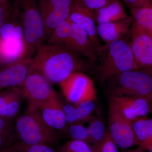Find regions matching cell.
<instances>
[{
  "instance_id": "1",
  "label": "cell",
  "mask_w": 152,
  "mask_h": 152,
  "mask_svg": "<svg viewBox=\"0 0 152 152\" xmlns=\"http://www.w3.org/2000/svg\"><path fill=\"white\" fill-rule=\"evenodd\" d=\"M81 56L65 47L43 43L32 58V67L50 83L59 84L83 69Z\"/></svg>"
},
{
  "instance_id": "2",
  "label": "cell",
  "mask_w": 152,
  "mask_h": 152,
  "mask_svg": "<svg viewBox=\"0 0 152 152\" xmlns=\"http://www.w3.org/2000/svg\"><path fill=\"white\" fill-rule=\"evenodd\" d=\"M20 142L29 145H45L53 147L58 144L56 130L45 122L39 109L28 105L15 125Z\"/></svg>"
},
{
  "instance_id": "3",
  "label": "cell",
  "mask_w": 152,
  "mask_h": 152,
  "mask_svg": "<svg viewBox=\"0 0 152 152\" xmlns=\"http://www.w3.org/2000/svg\"><path fill=\"white\" fill-rule=\"evenodd\" d=\"M12 5L23 24L26 58H32L45 41L43 20L38 1L13 0Z\"/></svg>"
},
{
  "instance_id": "4",
  "label": "cell",
  "mask_w": 152,
  "mask_h": 152,
  "mask_svg": "<svg viewBox=\"0 0 152 152\" xmlns=\"http://www.w3.org/2000/svg\"><path fill=\"white\" fill-rule=\"evenodd\" d=\"M98 50L103 51L105 54L98 71L102 83L121 73L139 70L129 44L122 39L101 46Z\"/></svg>"
},
{
  "instance_id": "5",
  "label": "cell",
  "mask_w": 152,
  "mask_h": 152,
  "mask_svg": "<svg viewBox=\"0 0 152 152\" xmlns=\"http://www.w3.org/2000/svg\"><path fill=\"white\" fill-rule=\"evenodd\" d=\"M110 78L113 79L111 95H129L147 99L152 91V75L146 71H126Z\"/></svg>"
},
{
  "instance_id": "6",
  "label": "cell",
  "mask_w": 152,
  "mask_h": 152,
  "mask_svg": "<svg viewBox=\"0 0 152 152\" xmlns=\"http://www.w3.org/2000/svg\"><path fill=\"white\" fill-rule=\"evenodd\" d=\"M18 87L28 105L39 109L57 94L50 82L32 67L24 81Z\"/></svg>"
},
{
  "instance_id": "7",
  "label": "cell",
  "mask_w": 152,
  "mask_h": 152,
  "mask_svg": "<svg viewBox=\"0 0 152 152\" xmlns=\"http://www.w3.org/2000/svg\"><path fill=\"white\" fill-rule=\"evenodd\" d=\"M59 84L66 99L71 103L76 104L85 101H95L96 99L94 81L81 72L71 74Z\"/></svg>"
},
{
  "instance_id": "8",
  "label": "cell",
  "mask_w": 152,
  "mask_h": 152,
  "mask_svg": "<svg viewBox=\"0 0 152 152\" xmlns=\"http://www.w3.org/2000/svg\"><path fill=\"white\" fill-rule=\"evenodd\" d=\"M47 41L55 28L69 18L74 0H38Z\"/></svg>"
},
{
  "instance_id": "9",
  "label": "cell",
  "mask_w": 152,
  "mask_h": 152,
  "mask_svg": "<svg viewBox=\"0 0 152 152\" xmlns=\"http://www.w3.org/2000/svg\"><path fill=\"white\" fill-rule=\"evenodd\" d=\"M130 46L139 70L152 75V37L133 22Z\"/></svg>"
},
{
  "instance_id": "10",
  "label": "cell",
  "mask_w": 152,
  "mask_h": 152,
  "mask_svg": "<svg viewBox=\"0 0 152 152\" xmlns=\"http://www.w3.org/2000/svg\"><path fill=\"white\" fill-rule=\"evenodd\" d=\"M108 125L109 132L117 146L122 149H127L138 145L132 123L125 118L110 104Z\"/></svg>"
},
{
  "instance_id": "11",
  "label": "cell",
  "mask_w": 152,
  "mask_h": 152,
  "mask_svg": "<svg viewBox=\"0 0 152 152\" xmlns=\"http://www.w3.org/2000/svg\"><path fill=\"white\" fill-rule=\"evenodd\" d=\"M109 104L132 123L150 113L147 99L136 96L111 95Z\"/></svg>"
},
{
  "instance_id": "12",
  "label": "cell",
  "mask_w": 152,
  "mask_h": 152,
  "mask_svg": "<svg viewBox=\"0 0 152 152\" xmlns=\"http://www.w3.org/2000/svg\"><path fill=\"white\" fill-rule=\"evenodd\" d=\"M32 58H24L0 66V91L21 84L32 67Z\"/></svg>"
},
{
  "instance_id": "13",
  "label": "cell",
  "mask_w": 152,
  "mask_h": 152,
  "mask_svg": "<svg viewBox=\"0 0 152 152\" xmlns=\"http://www.w3.org/2000/svg\"><path fill=\"white\" fill-rule=\"evenodd\" d=\"M68 19L86 31L90 40L96 48L99 49L101 47L95 25L94 11L77 4L74 1Z\"/></svg>"
},
{
  "instance_id": "14",
  "label": "cell",
  "mask_w": 152,
  "mask_h": 152,
  "mask_svg": "<svg viewBox=\"0 0 152 152\" xmlns=\"http://www.w3.org/2000/svg\"><path fill=\"white\" fill-rule=\"evenodd\" d=\"M39 109L44 121L50 126L67 134L66 118L57 93Z\"/></svg>"
},
{
  "instance_id": "15",
  "label": "cell",
  "mask_w": 152,
  "mask_h": 152,
  "mask_svg": "<svg viewBox=\"0 0 152 152\" xmlns=\"http://www.w3.org/2000/svg\"><path fill=\"white\" fill-rule=\"evenodd\" d=\"M67 48L81 56L86 57L91 64L96 62L98 48L90 40L86 31L78 25L72 23V35Z\"/></svg>"
},
{
  "instance_id": "16",
  "label": "cell",
  "mask_w": 152,
  "mask_h": 152,
  "mask_svg": "<svg viewBox=\"0 0 152 152\" xmlns=\"http://www.w3.org/2000/svg\"><path fill=\"white\" fill-rule=\"evenodd\" d=\"M133 23V18L131 16L115 21L98 25L97 31L99 37L106 42V45H108L122 39L127 34Z\"/></svg>"
},
{
  "instance_id": "17",
  "label": "cell",
  "mask_w": 152,
  "mask_h": 152,
  "mask_svg": "<svg viewBox=\"0 0 152 152\" xmlns=\"http://www.w3.org/2000/svg\"><path fill=\"white\" fill-rule=\"evenodd\" d=\"M23 98L18 87L0 91V117L12 119L16 115Z\"/></svg>"
},
{
  "instance_id": "18",
  "label": "cell",
  "mask_w": 152,
  "mask_h": 152,
  "mask_svg": "<svg viewBox=\"0 0 152 152\" xmlns=\"http://www.w3.org/2000/svg\"><path fill=\"white\" fill-rule=\"evenodd\" d=\"M95 107L94 101H85L74 106L63 104L68 125L89 121L94 117L93 113Z\"/></svg>"
},
{
  "instance_id": "19",
  "label": "cell",
  "mask_w": 152,
  "mask_h": 152,
  "mask_svg": "<svg viewBox=\"0 0 152 152\" xmlns=\"http://www.w3.org/2000/svg\"><path fill=\"white\" fill-rule=\"evenodd\" d=\"M95 20L98 25L124 19L128 17L121 2H113L94 10Z\"/></svg>"
},
{
  "instance_id": "20",
  "label": "cell",
  "mask_w": 152,
  "mask_h": 152,
  "mask_svg": "<svg viewBox=\"0 0 152 152\" xmlns=\"http://www.w3.org/2000/svg\"><path fill=\"white\" fill-rule=\"evenodd\" d=\"M132 126L138 146L149 151L152 147V118H139L133 122Z\"/></svg>"
},
{
  "instance_id": "21",
  "label": "cell",
  "mask_w": 152,
  "mask_h": 152,
  "mask_svg": "<svg viewBox=\"0 0 152 152\" xmlns=\"http://www.w3.org/2000/svg\"><path fill=\"white\" fill-rule=\"evenodd\" d=\"M10 39L24 41L21 20L15 8L12 14L4 25L0 35V40Z\"/></svg>"
},
{
  "instance_id": "22",
  "label": "cell",
  "mask_w": 152,
  "mask_h": 152,
  "mask_svg": "<svg viewBox=\"0 0 152 152\" xmlns=\"http://www.w3.org/2000/svg\"><path fill=\"white\" fill-rule=\"evenodd\" d=\"M72 35V22L69 19L62 22L55 28L47 40V43L67 48Z\"/></svg>"
},
{
  "instance_id": "23",
  "label": "cell",
  "mask_w": 152,
  "mask_h": 152,
  "mask_svg": "<svg viewBox=\"0 0 152 152\" xmlns=\"http://www.w3.org/2000/svg\"><path fill=\"white\" fill-rule=\"evenodd\" d=\"M88 127L91 138V146L94 152H98L99 146L105 135V126L101 118L94 116Z\"/></svg>"
},
{
  "instance_id": "24",
  "label": "cell",
  "mask_w": 152,
  "mask_h": 152,
  "mask_svg": "<svg viewBox=\"0 0 152 152\" xmlns=\"http://www.w3.org/2000/svg\"><path fill=\"white\" fill-rule=\"evenodd\" d=\"M12 119L0 117V152L13 144L16 131Z\"/></svg>"
},
{
  "instance_id": "25",
  "label": "cell",
  "mask_w": 152,
  "mask_h": 152,
  "mask_svg": "<svg viewBox=\"0 0 152 152\" xmlns=\"http://www.w3.org/2000/svg\"><path fill=\"white\" fill-rule=\"evenodd\" d=\"M133 22L152 37V8L130 10Z\"/></svg>"
},
{
  "instance_id": "26",
  "label": "cell",
  "mask_w": 152,
  "mask_h": 152,
  "mask_svg": "<svg viewBox=\"0 0 152 152\" xmlns=\"http://www.w3.org/2000/svg\"><path fill=\"white\" fill-rule=\"evenodd\" d=\"M1 152H59L53 147L45 145H29L20 141L12 144Z\"/></svg>"
},
{
  "instance_id": "27",
  "label": "cell",
  "mask_w": 152,
  "mask_h": 152,
  "mask_svg": "<svg viewBox=\"0 0 152 152\" xmlns=\"http://www.w3.org/2000/svg\"><path fill=\"white\" fill-rule=\"evenodd\" d=\"M68 135L72 140H77L86 142L91 146V140L88 129L83 124H75L68 125Z\"/></svg>"
},
{
  "instance_id": "28",
  "label": "cell",
  "mask_w": 152,
  "mask_h": 152,
  "mask_svg": "<svg viewBox=\"0 0 152 152\" xmlns=\"http://www.w3.org/2000/svg\"><path fill=\"white\" fill-rule=\"evenodd\" d=\"M59 152H94L91 147L86 142L72 140L60 146Z\"/></svg>"
},
{
  "instance_id": "29",
  "label": "cell",
  "mask_w": 152,
  "mask_h": 152,
  "mask_svg": "<svg viewBox=\"0 0 152 152\" xmlns=\"http://www.w3.org/2000/svg\"><path fill=\"white\" fill-rule=\"evenodd\" d=\"M116 0H74V3L94 11L113 2Z\"/></svg>"
},
{
  "instance_id": "30",
  "label": "cell",
  "mask_w": 152,
  "mask_h": 152,
  "mask_svg": "<svg viewBox=\"0 0 152 152\" xmlns=\"http://www.w3.org/2000/svg\"><path fill=\"white\" fill-rule=\"evenodd\" d=\"M98 152H118L117 145L108 131L106 132L105 135L101 142Z\"/></svg>"
},
{
  "instance_id": "31",
  "label": "cell",
  "mask_w": 152,
  "mask_h": 152,
  "mask_svg": "<svg viewBox=\"0 0 152 152\" xmlns=\"http://www.w3.org/2000/svg\"><path fill=\"white\" fill-rule=\"evenodd\" d=\"M14 8L10 3L0 4V35L2 29L13 12Z\"/></svg>"
},
{
  "instance_id": "32",
  "label": "cell",
  "mask_w": 152,
  "mask_h": 152,
  "mask_svg": "<svg viewBox=\"0 0 152 152\" xmlns=\"http://www.w3.org/2000/svg\"><path fill=\"white\" fill-rule=\"evenodd\" d=\"M130 10L141 8H152V0H124Z\"/></svg>"
},
{
  "instance_id": "33",
  "label": "cell",
  "mask_w": 152,
  "mask_h": 152,
  "mask_svg": "<svg viewBox=\"0 0 152 152\" xmlns=\"http://www.w3.org/2000/svg\"><path fill=\"white\" fill-rule=\"evenodd\" d=\"M147 99L149 106L150 113L152 115V91Z\"/></svg>"
},
{
  "instance_id": "34",
  "label": "cell",
  "mask_w": 152,
  "mask_h": 152,
  "mask_svg": "<svg viewBox=\"0 0 152 152\" xmlns=\"http://www.w3.org/2000/svg\"><path fill=\"white\" fill-rule=\"evenodd\" d=\"M146 150L144 149L140 146H139L135 150H132V151H127L125 152H146Z\"/></svg>"
},
{
  "instance_id": "35",
  "label": "cell",
  "mask_w": 152,
  "mask_h": 152,
  "mask_svg": "<svg viewBox=\"0 0 152 152\" xmlns=\"http://www.w3.org/2000/svg\"><path fill=\"white\" fill-rule=\"evenodd\" d=\"M10 0H0V4L10 3Z\"/></svg>"
},
{
  "instance_id": "36",
  "label": "cell",
  "mask_w": 152,
  "mask_h": 152,
  "mask_svg": "<svg viewBox=\"0 0 152 152\" xmlns=\"http://www.w3.org/2000/svg\"><path fill=\"white\" fill-rule=\"evenodd\" d=\"M150 152H152V148L151 149L149 150Z\"/></svg>"
},
{
  "instance_id": "37",
  "label": "cell",
  "mask_w": 152,
  "mask_h": 152,
  "mask_svg": "<svg viewBox=\"0 0 152 152\" xmlns=\"http://www.w3.org/2000/svg\"><path fill=\"white\" fill-rule=\"evenodd\" d=\"M2 66L1 64V61H0V66Z\"/></svg>"
},
{
  "instance_id": "38",
  "label": "cell",
  "mask_w": 152,
  "mask_h": 152,
  "mask_svg": "<svg viewBox=\"0 0 152 152\" xmlns=\"http://www.w3.org/2000/svg\"><path fill=\"white\" fill-rule=\"evenodd\" d=\"M151 148H152V147Z\"/></svg>"
},
{
  "instance_id": "39",
  "label": "cell",
  "mask_w": 152,
  "mask_h": 152,
  "mask_svg": "<svg viewBox=\"0 0 152 152\" xmlns=\"http://www.w3.org/2000/svg\"><path fill=\"white\" fill-rule=\"evenodd\" d=\"M123 1H124V0H123Z\"/></svg>"
}]
</instances>
